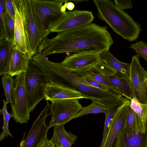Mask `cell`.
I'll list each match as a JSON object with an SVG mask.
<instances>
[{
	"mask_svg": "<svg viewBox=\"0 0 147 147\" xmlns=\"http://www.w3.org/2000/svg\"><path fill=\"white\" fill-rule=\"evenodd\" d=\"M1 82L4 90V94L7 104L10 103L12 93L15 86L13 77L8 74L2 75Z\"/></svg>",
	"mask_w": 147,
	"mask_h": 147,
	"instance_id": "obj_25",
	"label": "cell"
},
{
	"mask_svg": "<svg viewBox=\"0 0 147 147\" xmlns=\"http://www.w3.org/2000/svg\"><path fill=\"white\" fill-rule=\"evenodd\" d=\"M6 12L5 0H0V41L5 39L4 16Z\"/></svg>",
	"mask_w": 147,
	"mask_h": 147,
	"instance_id": "obj_31",
	"label": "cell"
},
{
	"mask_svg": "<svg viewBox=\"0 0 147 147\" xmlns=\"http://www.w3.org/2000/svg\"><path fill=\"white\" fill-rule=\"evenodd\" d=\"M98 55L99 62L91 68L92 71L102 74L129 78L130 64L119 61L109 51L102 52Z\"/></svg>",
	"mask_w": 147,
	"mask_h": 147,
	"instance_id": "obj_9",
	"label": "cell"
},
{
	"mask_svg": "<svg viewBox=\"0 0 147 147\" xmlns=\"http://www.w3.org/2000/svg\"><path fill=\"white\" fill-rule=\"evenodd\" d=\"M66 7L68 10L71 11L74 9L75 5L73 3L71 2H68L67 1L66 4Z\"/></svg>",
	"mask_w": 147,
	"mask_h": 147,
	"instance_id": "obj_36",
	"label": "cell"
},
{
	"mask_svg": "<svg viewBox=\"0 0 147 147\" xmlns=\"http://www.w3.org/2000/svg\"><path fill=\"white\" fill-rule=\"evenodd\" d=\"M84 70L86 76L106 86L112 90L118 93L114 86L104 76L93 71L91 68L85 69Z\"/></svg>",
	"mask_w": 147,
	"mask_h": 147,
	"instance_id": "obj_28",
	"label": "cell"
},
{
	"mask_svg": "<svg viewBox=\"0 0 147 147\" xmlns=\"http://www.w3.org/2000/svg\"><path fill=\"white\" fill-rule=\"evenodd\" d=\"M6 11L15 20L16 12L12 0H5Z\"/></svg>",
	"mask_w": 147,
	"mask_h": 147,
	"instance_id": "obj_34",
	"label": "cell"
},
{
	"mask_svg": "<svg viewBox=\"0 0 147 147\" xmlns=\"http://www.w3.org/2000/svg\"><path fill=\"white\" fill-rule=\"evenodd\" d=\"M94 18L92 12L88 11L75 10L66 11L51 32L59 33L86 26L92 23Z\"/></svg>",
	"mask_w": 147,
	"mask_h": 147,
	"instance_id": "obj_12",
	"label": "cell"
},
{
	"mask_svg": "<svg viewBox=\"0 0 147 147\" xmlns=\"http://www.w3.org/2000/svg\"><path fill=\"white\" fill-rule=\"evenodd\" d=\"M65 124L55 126L51 141L56 147H71L76 141L78 136L71 132H67Z\"/></svg>",
	"mask_w": 147,
	"mask_h": 147,
	"instance_id": "obj_19",
	"label": "cell"
},
{
	"mask_svg": "<svg viewBox=\"0 0 147 147\" xmlns=\"http://www.w3.org/2000/svg\"><path fill=\"white\" fill-rule=\"evenodd\" d=\"M102 75L114 86L118 93L129 100L133 98V91L129 78L119 77L114 75Z\"/></svg>",
	"mask_w": 147,
	"mask_h": 147,
	"instance_id": "obj_20",
	"label": "cell"
},
{
	"mask_svg": "<svg viewBox=\"0 0 147 147\" xmlns=\"http://www.w3.org/2000/svg\"><path fill=\"white\" fill-rule=\"evenodd\" d=\"M37 62L50 84L69 87L80 92L86 98L109 109L120 106L130 100L113 90L105 91L93 86L86 80L83 69H69L61 63L50 61L44 56L40 57Z\"/></svg>",
	"mask_w": 147,
	"mask_h": 147,
	"instance_id": "obj_2",
	"label": "cell"
},
{
	"mask_svg": "<svg viewBox=\"0 0 147 147\" xmlns=\"http://www.w3.org/2000/svg\"><path fill=\"white\" fill-rule=\"evenodd\" d=\"M15 28V20L6 11L4 16L5 39L11 42L13 45Z\"/></svg>",
	"mask_w": 147,
	"mask_h": 147,
	"instance_id": "obj_26",
	"label": "cell"
},
{
	"mask_svg": "<svg viewBox=\"0 0 147 147\" xmlns=\"http://www.w3.org/2000/svg\"><path fill=\"white\" fill-rule=\"evenodd\" d=\"M128 107L126 103L117 107L102 147H117L118 135L123 127Z\"/></svg>",
	"mask_w": 147,
	"mask_h": 147,
	"instance_id": "obj_14",
	"label": "cell"
},
{
	"mask_svg": "<svg viewBox=\"0 0 147 147\" xmlns=\"http://www.w3.org/2000/svg\"></svg>",
	"mask_w": 147,
	"mask_h": 147,
	"instance_id": "obj_39",
	"label": "cell"
},
{
	"mask_svg": "<svg viewBox=\"0 0 147 147\" xmlns=\"http://www.w3.org/2000/svg\"><path fill=\"white\" fill-rule=\"evenodd\" d=\"M129 47L135 51L138 57L144 58L147 63V44L146 43L140 41L131 44Z\"/></svg>",
	"mask_w": 147,
	"mask_h": 147,
	"instance_id": "obj_30",
	"label": "cell"
},
{
	"mask_svg": "<svg viewBox=\"0 0 147 147\" xmlns=\"http://www.w3.org/2000/svg\"><path fill=\"white\" fill-rule=\"evenodd\" d=\"M114 1L116 7L121 10L132 8L133 4L131 0H115Z\"/></svg>",
	"mask_w": 147,
	"mask_h": 147,
	"instance_id": "obj_33",
	"label": "cell"
},
{
	"mask_svg": "<svg viewBox=\"0 0 147 147\" xmlns=\"http://www.w3.org/2000/svg\"><path fill=\"white\" fill-rule=\"evenodd\" d=\"M12 2L21 16L32 59L38 53L43 40L34 20L31 0H12Z\"/></svg>",
	"mask_w": 147,
	"mask_h": 147,
	"instance_id": "obj_6",
	"label": "cell"
},
{
	"mask_svg": "<svg viewBox=\"0 0 147 147\" xmlns=\"http://www.w3.org/2000/svg\"><path fill=\"white\" fill-rule=\"evenodd\" d=\"M50 84L41 67L34 61L29 60L24 80L25 87L30 112L42 100Z\"/></svg>",
	"mask_w": 147,
	"mask_h": 147,
	"instance_id": "obj_5",
	"label": "cell"
},
{
	"mask_svg": "<svg viewBox=\"0 0 147 147\" xmlns=\"http://www.w3.org/2000/svg\"><path fill=\"white\" fill-rule=\"evenodd\" d=\"M45 99L48 101L86 97L80 92L69 86H57L49 84L45 93Z\"/></svg>",
	"mask_w": 147,
	"mask_h": 147,
	"instance_id": "obj_16",
	"label": "cell"
},
{
	"mask_svg": "<svg viewBox=\"0 0 147 147\" xmlns=\"http://www.w3.org/2000/svg\"><path fill=\"white\" fill-rule=\"evenodd\" d=\"M51 105L48 101L44 110L35 120L25 139L21 142L20 147H40L47 139L48 126L46 123Z\"/></svg>",
	"mask_w": 147,
	"mask_h": 147,
	"instance_id": "obj_11",
	"label": "cell"
},
{
	"mask_svg": "<svg viewBox=\"0 0 147 147\" xmlns=\"http://www.w3.org/2000/svg\"><path fill=\"white\" fill-rule=\"evenodd\" d=\"M109 109L94 102H93L89 105L82 107L76 116L75 118H78L86 115L90 113H104L106 115Z\"/></svg>",
	"mask_w": 147,
	"mask_h": 147,
	"instance_id": "obj_27",
	"label": "cell"
},
{
	"mask_svg": "<svg viewBox=\"0 0 147 147\" xmlns=\"http://www.w3.org/2000/svg\"><path fill=\"white\" fill-rule=\"evenodd\" d=\"M25 72H23L15 78V87L10 102L11 114L16 122L20 124L27 123L30 119V111L25 87Z\"/></svg>",
	"mask_w": 147,
	"mask_h": 147,
	"instance_id": "obj_7",
	"label": "cell"
},
{
	"mask_svg": "<svg viewBox=\"0 0 147 147\" xmlns=\"http://www.w3.org/2000/svg\"><path fill=\"white\" fill-rule=\"evenodd\" d=\"M14 6L16 12L14 48L15 47L23 53L27 54L31 59L22 19L18 10Z\"/></svg>",
	"mask_w": 147,
	"mask_h": 147,
	"instance_id": "obj_17",
	"label": "cell"
},
{
	"mask_svg": "<svg viewBox=\"0 0 147 147\" xmlns=\"http://www.w3.org/2000/svg\"><path fill=\"white\" fill-rule=\"evenodd\" d=\"M114 41L106 26L95 23L59 33L54 37L44 38L38 53L45 57L51 54L93 52L109 51Z\"/></svg>",
	"mask_w": 147,
	"mask_h": 147,
	"instance_id": "obj_1",
	"label": "cell"
},
{
	"mask_svg": "<svg viewBox=\"0 0 147 147\" xmlns=\"http://www.w3.org/2000/svg\"><path fill=\"white\" fill-rule=\"evenodd\" d=\"M146 125L147 126V117H146Z\"/></svg>",
	"mask_w": 147,
	"mask_h": 147,
	"instance_id": "obj_38",
	"label": "cell"
},
{
	"mask_svg": "<svg viewBox=\"0 0 147 147\" xmlns=\"http://www.w3.org/2000/svg\"><path fill=\"white\" fill-rule=\"evenodd\" d=\"M67 1L31 0L34 18L43 40L47 38L65 15Z\"/></svg>",
	"mask_w": 147,
	"mask_h": 147,
	"instance_id": "obj_4",
	"label": "cell"
},
{
	"mask_svg": "<svg viewBox=\"0 0 147 147\" xmlns=\"http://www.w3.org/2000/svg\"><path fill=\"white\" fill-rule=\"evenodd\" d=\"M14 47L6 39L0 41V75L8 74L9 64Z\"/></svg>",
	"mask_w": 147,
	"mask_h": 147,
	"instance_id": "obj_21",
	"label": "cell"
},
{
	"mask_svg": "<svg viewBox=\"0 0 147 147\" xmlns=\"http://www.w3.org/2000/svg\"><path fill=\"white\" fill-rule=\"evenodd\" d=\"M117 147H147V126L142 123L129 130L123 127L118 135Z\"/></svg>",
	"mask_w": 147,
	"mask_h": 147,
	"instance_id": "obj_13",
	"label": "cell"
},
{
	"mask_svg": "<svg viewBox=\"0 0 147 147\" xmlns=\"http://www.w3.org/2000/svg\"><path fill=\"white\" fill-rule=\"evenodd\" d=\"M40 147H55V145L50 140L47 139Z\"/></svg>",
	"mask_w": 147,
	"mask_h": 147,
	"instance_id": "obj_35",
	"label": "cell"
},
{
	"mask_svg": "<svg viewBox=\"0 0 147 147\" xmlns=\"http://www.w3.org/2000/svg\"><path fill=\"white\" fill-rule=\"evenodd\" d=\"M128 105L138 115L142 122L146 124L147 104L141 103L136 98H134L129 100Z\"/></svg>",
	"mask_w": 147,
	"mask_h": 147,
	"instance_id": "obj_22",
	"label": "cell"
},
{
	"mask_svg": "<svg viewBox=\"0 0 147 147\" xmlns=\"http://www.w3.org/2000/svg\"><path fill=\"white\" fill-rule=\"evenodd\" d=\"M49 129L56 125L65 124L75 118L83 107L77 98L56 100L51 101Z\"/></svg>",
	"mask_w": 147,
	"mask_h": 147,
	"instance_id": "obj_8",
	"label": "cell"
},
{
	"mask_svg": "<svg viewBox=\"0 0 147 147\" xmlns=\"http://www.w3.org/2000/svg\"><path fill=\"white\" fill-rule=\"evenodd\" d=\"M3 108L0 110V112L3 117V125L2 128L3 131L0 136V141L3 140L4 138L9 136L11 137H13L9 130V123L10 118L13 117L12 115L9 113L7 110L6 101L4 99L3 100Z\"/></svg>",
	"mask_w": 147,
	"mask_h": 147,
	"instance_id": "obj_24",
	"label": "cell"
},
{
	"mask_svg": "<svg viewBox=\"0 0 147 147\" xmlns=\"http://www.w3.org/2000/svg\"><path fill=\"white\" fill-rule=\"evenodd\" d=\"M30 59L27 54L14 47L10 61L8 74L13 77L26 72Z\"/></svg>",
	"mask_w": 147,
	"mask_h": 147,
	"instance_id": "obj_18",
	"label": "cell"
},
{
	"mask_svg": "<svg viewBox=\"0 0 147 147\" xmlns=\"http://www.w3.org/2000/svg\"><path fill=\"white\" fill-rule=\"evenodd\" d=\"M117 108L116 107H114L109 109L105 115L103 137L100 147H102L103 145L109 132L111 123Z\"/></svg>",
	"mask_w": 147,
	"mask_h": 147,
	"instance_id": "obj_29",
	"label": "cell"
},
{
	"mask_svg": "<svg viewBox=\"0 0 147 147\" xmlns=\"http://www.w3.org/2000/svg\"><path fill=\"white\" fill-rule=\"evenodd\" d=\"M146 80L147 82V71H146Z\"/></svg>",
	"mask_w": 147,
	"mask_h": 147,
	"instance_id": "obj_37",
	"label": "cell"
},
{
	"mask_svg": "<svg viewBox=\"0 0 147 147\" xmlns=\"http://www.w3.org/2000/svg\"><path fill=\"white\" fill-rule=\"evenodd\" d=\"M136 55L132 57L130 63L129 80L133 91V98L141 103L147 104V82L146 71L140 64Z\"/></svg>",
	"mask_w": 147,
	"mask_h": 147,
	"instance_id": "obj_10",
	"label": "cell"
},
{
	"mask_svg": "<svg viewBox=\"0 0 147 147\" xmlns=\"http://www.w3.org/2000/svg\"><path fill=\"white\" fill-rule=\"evenodd\" d=\"M142 123L138 115L129 106L123 127L131 130L137 128Z\"/></svg>",
	"mask_w": 147,
	"mask_h": 147,
	"instance_id": "obj_23",
	"label": "cell"
},
{
	"mask_svg": "<svg viewBox=\"0 0 147 147\" xmlns=\"http://www.w3.org/2000/svg\"><path fill=\"white\" fill-rule=\"evenodd\" d=\"M99 61L98 53L88 52L76 53L66 57L60 63L69 69L81 70L91 68Z\"/></svg>",
	"mask_w": 147,
	"mask_h": 147,
	"instance_id": "obj_15",
	"label": "cell"
},
{
	"mask_svg": "<svg viewBox=\"0 0 147 147\" xmlns=\"http://www.w3.org/2000/svg\"><path fill=\"white\" fill-rule=\"evenodd\" d=\"M84 69H83V71L84 74L85 78L87 82L91 85L96 88L104 91L112 90L111 89L106 86L99 83L92 78L86 76L84 72Z\"/></svg>",
	"mask_w": 147,
	"mask_h": 147,
	"instance_id": "obj_32",
	"label": "cell"
},
{
	"mask_svg": "<svg viewBox=\"0 0 147 147\" xmlns=\"http://www.w3.org/2000/svg\"><path fill=\"white\" fill-rule=\"evenodd\" d=\"M99 18L115 32L129 41L135 40L141 30L140 25L110 0H94Z\"/></svg>",
	"mask_w": 147,
	"mask_h": 147,
	"instance_id": "obj_3",
	"label": "cell"
}]
</instances>
